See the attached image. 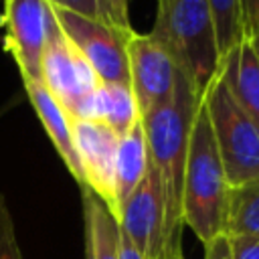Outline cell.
<instances>
[{
    "label": "cell",
    "instance_id": "cell-16",
    "mask_svg": "<svg viewBox=\"0 0 259 259\" xmlns=\"http://www.w3.org/2000/svg\"><path fill=\"white\" fill-rule=\"evenodd\" d=\"M140 119L132 89L125 85L99 87V121L107 123L117 136H123Z\"/></svg>",
    "mask_w": 259,
    "mask_h": 259
},
{
    "label": "cell",
    "instance_id": "cell-14",
    "mask_svg": "<svg viewBox=\"0 0 259 259\" xmlns=\"http://www.w3.org/2000/svg\"><path fill=\"white\" fill-rule=\"evenodd\" d=\"M81 198L85 223V257L119 259V223L89 188H81Z\"/></svg>",
    "mask_w": 259,
    "mask_h": 259
},
{
    "label": "cell",
    "instance_id": "cell-19",
    "mask_svg": "<svg viewBox=\"0 0 259 259\" xmlns=\"http://www.w3.org/2000/svg\"><path fill=\"white\" fill-rule=\"evenodd\" d=\"M0 259H22V253L16 241L12 212L8 208L4 194H0Z\"/></svg>",
    "mask_w": 259,
    "mask_h": 259
},
{
    "label": "cell",
    "instance_id": "cell-9",
    "mask_svg": "<svg viewBox=\"0 0 259 259\" xmlns=\"http://www.w3.org/2000/svg\"><path fill=\"white\" fill-rule=\"evenodd\" d=\"M119 231L142 259H164V204L154 166L148 170L119 212Z\"/></svg>",
    "mask_w": 259,
    "mask_h": 259
},
{
    "label": "cell",
    "instance_id": "cell-20",
    "mask_svg": "<svg viewBox=\"0 0 259 259\" xmlns=\"http://www.w3.org/2000/svg\"><path fill=\"white\" fill-rule=\"evenodd\" d=\"M227 241L231 259H259V237H237Z\"/></svg>",
    "mask_w": 259,
    "mask_h": 259
},
{
    "label": "cell",
    "instance_id": "cell-15",
    "mask_svg": "<svg viewBox=\"0 0 259 259\" xmlns=\"http://www.w3.org/2000/svg\"><path fill=\"white\" fill-rule=\"evenodd\" d=\"M223 235L227 239L259 237V178L229 188Z\"/></svg>",
    "mask_w": 259,
    "mask_h": 259
},
{
    "label": "cell",
    "instance_id": "cell-18",
    "mask_svg": "<svg viewBox=\"0 0 259 259\" xmlns=\"http://www.w3.org/2000/svg\"><path fill=\"white\" fill-rule=\"evenodd\" d=\"M47 2L53 4V6H57V8H63V10L81 14L85 18H91V20H99V22L117 26L115 16H113V10H111V6H109L107 0H47Z\"/></svg>",
    "mask_w": 259,
    "mask_h": 259
},
{
    "label": "cell",
    "instance_id": "cell-4",
    "mask_svg": "<svg viewBox=\"0 0 259 259\" xmlns=\"http://www.w3.org/2000/svg\"><path fill=\"white\" fill-rule=\"evenodd\" d=\"M200 99L208 113L229 186L259 178V125L231 95L221 63Z\"/></svg>",
    "mask_w": 259,
    "mask_h": 259
},
{
    "label": "cell",
    "instance_id": "cell-13",
    "mask_svg": "<svg viewBox=\"0 0 259 259\" xmlns=\"http://www.w3.org/2000/svg\"><path fill=\"white\" fill-rule=\"evenodd\" d=\"M148 144L142 119H138L123 136H119L117 142V154H115V174H113V188H115V208H117V221L121 206L130 198V194L136 190V186L142 182L146 170H148Z\"/></svg>",
    "mask_w": 259,
    "mask_h": 259
},
{
    "label": "cell",
    "instance_id": "cell-1",
    "mask_svg": "<svg viewBox=\"0 0 259 259\" xmlns=\"http://www.w3.org/2000/svg\"><path fill=\"white\" fill-rule=\"evenodd\" d=\"M198 101L200 97L194 93L192 85L182 81L166 103L140 117L146 134L148 158L156 170L164 204V259L182 255V180L190 125Z\"/></svg>",
    "mask_w": 259,
    "mask_h": 259
},
{
    "label": "cell",
    "instance_id": "cell-17",
    "mask_svg": "<svg viewBox=\"0 0 259 259\" xmlns=\"http://www.w3.org/2000/svg\"><path fill=\"white\" fill-rule=\"evenodd\" d=\"M206 2L212 12L219 57L223 59L245 36L243 4L241 0H206Z\"/></svg>",
    "mask_w": 259,
    "mask_h": 259
},
{
    "label": "cell",
    "instance_id": "cell-23",
    "mask_svg": "<svg viewBox=\"0 0 259 259\" xmlns=\"http://www.w3.org/2000/svg\"><path fill=\"white\" fill-rule=\"evenodd\" d=\"M111 10H113V16H115V22L119 28L123 30H132V22H130V12H127V0H107Z\"/></svg>",
    "mask_w": 259,
    "mask_h": 259
},
{
    "label": "cell",
    "instance_id": "cell-8",
    "mask_svg": "<svg viewBox=\"0 0 259 259\" xmlns=\"http://www.w3.org/2000/svg\"><path fill=\"white\" fill-rule=\"evenodd\" d=\"M73 144L83 172V186L89 188L115 217V154L119 136L103 121L95 119H71Z\"/></svg>",
    "mask_w": 259,
    "mask_h": 259
},
{
    "label": "cell",
    "instance_id": "cell-22",
    "mask_svg": "<svg viewBox=\"0 0 259 259\" xmlns=\"http://www.w3.org/2000/svg\"><path fill=\"white\" fill-rule=\"evenodd\" d=\"M204 259H231V249L227 237H217L204 245Z\"/></svg>",
    "mask_w": 259,
    "mask_h": 259
},
{
    "label": "cell",
    "instance_id": "cell-12",
    "mask_svg": "<svg viewBox=\"0 0 259 259\" xmlns=\"http://www.w3.org/2000/svg\"><path fill=\"white\" fill-rule=\"evenodd\" d=\"M26 95L47 132V136L51 138L57 154L61 156V160L65 162L67 170L71 172V176L77 180L79 186H83V172H81V164L75 152V144H73V132H71V119L65 113V109L57 103V99L49 93V89L42 85V81L30 79L26 75H20Z\"/></svg>",
    "mask_w": 259,
    "mask_h": 259
},
{
    "label": "cell",
    "instance_id": "cell-6",
    "mask_svg": "<svg viewBox=\"0 0 259 259\" xmlns=\"http://www.w3.org/2000/svg\"><path fill=\"white\" fill-rule=\"evenodd\" d=\"M51 12L59 22L65 36L75 45V49L89 63L93 73L103 85H125L130 87V67H127V36L134 30H121L117 26L85 18L81 14L57 8L53 4Z\"/></svg>",
    "mask_w": 259,
    "mask_h": 259
},
{
    "label": "cell",
    "instance_id": "cell-5",
    "mask_svg": "<svg viewBox=\"0 0 259 259\" xmlns=\"http://www.w3.org/2000/svg\"><path fill=\"white\" fill-rule=\"evenodd\" d=\"M51 8V6H49ZM40 81L69 119L95 117V93L101 85L89 63L65 36L53 12L47 22V40L40 59Z\"/></svg>",
    "mask_w": 259,
    "mask_h": 259
},
{
    "label": "cell",
    "instance_id": "cell-24",
    "mask_svg": "<svg viewBox=\"0 0 259 259\" xmlns=\"http://www.w3.org/2000/svg\"><path fill=\"white\" fill-rule=\"evenodd\" d=\"M119 259H142V255L136 251V247L121 231H119Z\"/></svg>",
    "mask_w": 259,
    "mask_h": 259
},
{
    "label": "cell",
    "instance_id": "cell-10",
    "mask_svg": "<svg viewBox=\"0 0 259 259\" xmlns=\"http://www.w3.org/2000/svg\"><path fill=\"white\" fill-rule=\"evenodd\" d=\"M47 0H4V47L14 57L20 75L40 81V59L49 22Z\"/></svg>",
    "mask_w": 259,
    "mask_h": 259
},
{
    "label": "cell",
    "instance_id": "cell-2",
    "mask_svg": "<svg viewBox=\"0 0 259 259\" xmlns=\"http://www.w3.org/2000/svg\"><path fill=\"white\" fill-rule=\"evenodd\" d=\"M229 188L208 113L200 99L188 136L182 180V221L204 245L225 233Z\"/></svg>",
    "mask_w": 259,
    "mask_h": 259
},
{
    "label": "cell",
    "instance_id": "cell-21",
    "mask_svg": "<svg viewBox=\"0 0 259 259\" xmlns=\"http://www.w3.org/2000/svg\"><path fill=\"white\" fill-rule=\"evenodd\" d=\"M245 34H259V0H241Z\"/></svg>",
    "mask_w": 259,
    "mask_h": 259
},
{
    "label": "cell",
    "instance_id": "cell-7",
    "mask_svg": "<svg viewBox=\"0 0 259 259\" xmlns=\"http://www.w3.org/2000/svg\"><path fill=\"white\" fill-rule=\"evenodd\" d=\"M127 67L130 89L138 105L140 117L148 115L154 107L166 103L182 81H188L176 67L172 57L150 36L130 32L127 36Z\"/></svg>",
    "mask_w": 259,
    "mask_h": 259
},
{
    "label": "cell",
    "instance_id": "cell-25",
    "mask_svg": "<svg viewBox=\"0 0 259 259\" xmlns=\"http://www.w3.org/2000/svg\"><path fill=\"white\" fill-rule=\"evenodd\" d=\"M172 259H184V257H182V255H176V257H172Z\"/></svg>",
    "mask_w": 259,
    "mask_h": 259
},
{
    "label": "cell",
    "instance_id": "cell-11",
    "mask_svg": "<svg viewBox=\"0 0 259 259\" xmlns=\"http://www.w3.org/2000/svg\"><path fill=\"white\" fill-rule=\"evenodd\" d=\"M221 71L235 101L259 125V34H245L221 59Z\"/></svg>",
    "mask_w": 259,
    "mask_h": 259
},
{
    "label": "cell",
    "instance_id": "cell-3",
    "mask_svg": "<svg viewBox=\"0 0 259 259\" xmlns=\"http://www.w3.org/2000/svg\"><path fill=\"white\" fill-rule=\"evenodd\" d=\"M148 34L172 57L194 93L202 97L221 63L208 2L158 0L156 20Z\"/></svg>",
    "mask_w": 259,
    "mask_h": 259
}]
</instances>
